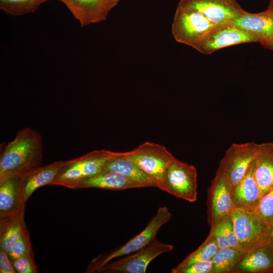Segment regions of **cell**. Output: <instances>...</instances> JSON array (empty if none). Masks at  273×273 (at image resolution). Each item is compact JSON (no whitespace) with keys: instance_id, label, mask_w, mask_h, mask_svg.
Segmentation results:
<instances>
[{"instance_id":"obj_1","label":"cell","mask_w":273,"mask_h":273,"mask_svg":"<svg viewBox=\"0 0 273 273\" xmlns=\"http://www.w3.org/2000/svg\"><path fill=\"white\" fill-rule=\"evenodd\" d=\"M42 159L43 141L41 134L29 127L21 129L1 152L0 184L39 166Z\"/></svg>"},{"instance_id":"obj_2","label":"cell","mask_w":273,"mask_h":273,"mask_svg":"<svg viewBox=\"0 0 273 273\" xmlns=\"http://www.w3.org/2000/svg\"><path fill=\"white\" fill-rule=\"evenodd\" d=\"M113 153L106 150H94L65 161L49 185L75 189L82 180L102 171Z\"/></svg>"},{"instance_id":"obj_3","label":"cell","mask_w":273,"mask_h":273,"mask_svg":"<svg viewBox=\"0 0 273 273\" xmlns=\"http://www.w3.org/2000/svg\"><path fill=\"white\" fill-rule=\"evenodd\" d=\"M218 26L199 12L178 4L172 21L171 31L177 42L196 50Z\"/></svg>"},{"instance_id":"obj_4","label":"cell","mask_w":273,"mask_h":273,"mask_svg":"<svg viewBox=\"0 0 273 273\" xmlns=\"http://www.w3.org/2000/svg\"><path fill=\"white\" fill-rule=\"evenodd\" d=\"M160 190L190 202L197 200L196 167L175 157L166 168L158 187Z\"/></svg>"},{"instance_id":"obj_5","label":"cell","mask_w":273,"mask_h":273,"mask_svg":"<svg viewBox=\"0 0 273 273\" xmlns=\"http://www.w3.org/2000/svg\"><path fill=\"white\" fill-rule=\"evenodd\" d=\"M171 217V214L166 206L160 207L155 216L140 234L118 249L94 258L89 264L86 272L97 271L114 258L131 254L144 248L155 239L159 229L170 219Z\"/></svg>"},{"instance_id":"obj_6","label":"cell","mask_w":273,"mask_h":273,"mask_svg":"<svg viewBox=\"0 0 273 273\" xmlns=\"http://www.w3.org/2000/svg\"><path fill=\"white\" fill-rule=\"evenodd\" d=\"M230 216L243 251L248 252L267 242L269 226L255 210L235 207Z\"/></svg>"},{"instance_id":"obj_7","label":"cell","mask_w":273,"mask_h":273,"mask_svg":"<svg viewBox=\"0 0 273 273\" xmlns=\"http://www.w3.org/2000/svg\"><path fill=\"white\" fill-rule=\"evenodd\" d=\"M258 144L254 142L233 144L221 160L216 173L223 176L234 187L255 161Z\"/></svg>"},{"instance_id":"obj_8","label":"cell","mask_w":273,"mask_h":273,"mask_svg":"<svg viewBox=\"0 0 273 273\" xmlns=\"http://www.w3.org/2000/svg\"><path fill=\"white\" fill-rule=\"evenodd\" d=\"M127 157L157 185L171 161L174 158L164 146L147 142L126 152ZM158 187V186H157Z\"/></svg>"},{"instance_id":"obj_9","label":"cell","mask_w":273,"mask_h":273,"mask_svg":"<svg viewBox=\"0 0 273 273\" xmlns=\"http://www.w3.org/2000/svg\"><path fill=\"white\" fill-rule=\"evenodd\" d=\"M174 246L155 239L144 248L127 257L109 262L97 271L106 273H145L150 263L159 255L171 251Z\"/></svg>"},{"instance_id":"obj_10","label":"cell","mask_w":273,"mask_h":273,"mask_svg":"<svg viewBox=\"0 0 273 273\" xmlns=\"http://www.w3.org/2000/svg\"><path fill=\"white\" fill-rule=\"evenodd\" d=\"M259 42L252 34L231 22L217 26L204 39L196 50L204 55L232 46Z\"/></svg>"},{"instance_id":"obj_11","label":"cell","mask_w":273,"mask_h":273,"mask_svg":"<svg viewBox=\"0 0 273 273\" xmlns=\"http://www.w3.org/2000/svg\"><path fill=\"white\" fill-rule=\"evenodd\" d=\"M207 205L210 228L222 217L230 214L235 208L232 187L223 176L217 173L208 190Z\"/></svg>"},{"instance_id":"obj_12","label":"cell","mask_w":273,"mask_h":273,"mask_svg":"<svg viewBox=\"0 0 273 273\" xmlns=\"http://www.w3.org/2000/svg\"><path fill=\"white\" fill-rule=\"evenodd\" d=\"M178 4L199 12L215 25L231 22L245 12L237 0H180Z\"/></svg>"},{"instance_id":"obj_13","label":"cell","mask_w":273,"mask_h":273,"mask_svg":"<svg viewBox=\"0 0 273 273\" xmlns=\"http://www.w3.org/2000/svg\"><path fill=\"white\" fill-rule=\"evenodd\" d=\"M84 27L106 20L112 10L109 0H59Z\"/></svg>"},{"instance_id":"obj_14","label":"cell","mask_w":273,"mask_h":273,"mask_svg":"<svg viewBox=\"0 0 273 273\" xmlns=\"http://www.w3.org/2000/svg\"><path fill=\"white\" fill-rule=\"evenodd\" d=\"M65 161H56L43 166L35 167L20 176V193L22 202L28 199L38 188L49 185Z\"/></svg>"},{"instance_id":"obj_15","label":"cell","mask_w":273,"mask_h":273,"mask_svg":"<svg viewBox=\"0 0 273 273\" xmlns=\"http://www.w3.org/2000/svg\"><path fill=\"white\" fill-rule=\"evenodd\" d=\"M231 22L255 36L260 43L273 38V13L267 9L257 13L245 11Z\"/></svg>"},{"instance_id":"obj_16","label":"cell","mask_w":273,"mask_h":273,"mask_svg":"<svg viewBox=\"0 0 273 273\" xmlns=\"http://www.w3.org/2000/svg\"><path fill=\"white\" fill-rule=\"evenodd\" d=\"M232 272L273 273V249L267 242L248 252Z\"/></svg>"},{"instance_id":"obj_17","label":"cell","mask_w":273,"mask_h":273,"mask_svg":"<svg viewBox=\"0 0 273 273\" xmlns=\"http://www.w3.org/2000/svg\"><path fill=\"white\" fill-rule=\"evenodd\" d=\"M255 161L240 181L232 188L235 207L254 210L261 197L260 189L255 176Z\"/></svg>"},{"instance_id":"obj_18","label":"cell","mask_w":273,"mask_h":273,"mask_svg":"<svg viewBox=\"0 0 273 273\" xmlns=\"http://www.w3.org/2000/svg\"><path fill=\"white\" fill-rule=\"evenodd\" d=\"M139 188H144V186L121 173L106 170L82 180L75 189L97 188L119 191Z\"/></svg>"},{"instance_id":"obj_19","label":"cell","mask_w":273,"mask_h":273,"mask_svg":"<svg viewBox=\"0 0 273 273\" xmlns=\"http://www.w3.org/2000/svg\"><path fill=\"white\" fill-rule=\"evenodd\" d=\"M20 193V176L11 177L0 184V221L25 209Z\"/></svg>"},{"instance_id":"obj_20","label":"cell","mask_w":273,"mask_h":273,"mask_svg":"<svg viewBox=\"0 0 273 273\" xmlns=\"http://www.w3.org/2000/svg\"><path fill=\"white\" fill-rule=\"evenodd\" d=\"M113 171L121 173L142 185L144 187H157V183L145 173L127 156L126 152H114L103 171Z\"/></svg>"},{"instance_id":"obj_21","label":"cell","mask_w":273,"mask_h":273,"mask_svg":"<svg viewBox=\"0 0 273 273\" xmlns=\"http://www.w3.org/2000/svg\"><path fill=\"white\" fill-rule=\"evenodd\" d=\"M255 176L261 196L273 189V142L258 144L255 159Z\"/></svg>"},{"instance_id":"obj_22","label":"cell","mask_w":273,"mask_h":273,"mask_svg":"<svg viewBox=\"0 0 273 273\" xmlns=\"http://www.w3.org/2000/svg\"><path fill=\"white\" fill-rule=\"evenodd\" d=\"M24 210L0 221V248L8 254L26 226L24 221Z\"/></svg>"},{"instance_id":"obj_23","label":"cell","mask_w":273,"mask_h":273,"mask_svg":"<svg viewBox=\"0 0 273 273\" xmlns=\"http://www.w3.org/2000/svg\"><path fill=\"white\" fill-rule=\"evenodd\" d=\"M209 233L215 239L219 249L231 247L243 250L234 231L230 214L211 227Z\"/></svg>"},{"instance_id":"obj_24","label":"cell","mask_w":273,"mask_h":273,"mask_svg":"<svg viewBox=\"0 0 273 273\" xmlns=\"http://www.w3.org/2000/svg\"><path fill=\"white\" fill-rule=\"evenodd\" d=\"M247 252L243 250L228 247L219 249L212 259V273L232 272L233 269L239 263Z\"/></svg>"},{"instance_id":"obj_25","label":"cell","mask_w":273,"mask_h":273,"mask_svg":"<svg viewBox=\"0 0 273 273\" xmlns=\"http://www.w3.org/2000/svg\"><path fill=\"white\" fill-rule=\"evenodd\" d=\"M218 250L219 248L215 239L209 233L205 241L178 265L172 268L171 272L178 273L181 269L196 262L212 260Z\"/></svg>"},{"instance_id":"obj_26","label":"cell","mask_w":273,"mask_h":273,"mask_svg":"<svg viewBox=\"0 0 273 273\" xmlns=\"http://www.w3.org/2000/svg\"><path fill=\"white\" fill-rule=\"evenodd\" d=\"M47 1L0 0V9L6 13L14 16H22L35 12L42 4Z\"/></svg>"},{"instance_id":"obj_27","label":"cell","mask_w":273,"mask_h":273,"mask_svg":"<svg viewBox=\"0 0 273 273\" xmlns=\"http://www.w3.org/2000/svg\"><path fill=\"white\" fill-rule=\"evenodd\" d=\"M254 210L268 226L273 224V189L261 196Z\"/></svg>"},{"instance_id":"obj_28","label":"cell","mask_w":273,"mask_h":273,"mask_svg":"<svg viewBox=\"0 0 273 273\" xmlns=\"http://www.w3.org/2000/svg\"><path fill=\"white\" fill-rule=\"evenodd\" d=\"M31 253H33V252L30 239V234L26 226L8 255L10 259H15Z\"/></svg>"},{"instance_id":"obj_29","label":"cell","mask_w":273,"mask_h":273,"mask_svg":"<svg viewBox=\"0 0 273 273\" xmlns=\"http://www.w3.org/2000/svg\"><path fill=\"white\" fill-rule=\"evenodd\" d=\"M17 272L38 273V269L34 260V253L24 255L15 259H10Z\"/></svg>"},{"instance_id":"obj_30","label":"cell","mask_w":273,"mask_h":273,"mask_svg":"<svg viewBox=\"0 0 273 273\" xmlns=\"http://www.w3.org/2000/svg\"><path fill=\"white\" fill-rule=\"evenodd\" d=\"M212 260L194 262L179 270L178 273H212Z\"/></svg>"},{"instance_id":"obj_31","label":"cell","mask_w":273,"mask_h":273,"mask_svg":"<svg viewBox=\"0 0 273 273\" xmlns=\"http://www.w3.org/2000/svg\"><path fill=\"white\" fill-rule=\"evenodd\" d=\"M0 272H17L11 262L8 254L1 248H0Z\"/></svg>"},{"instance_id":"obj_32","label":"cell","mask_w":273,"mask_h":273,"mask_svg":"<svg viewBox=\"0 0 273 273\" xmlns=\"http://www.w3.org/2000/svg\"><path fill=\"white\" fill-rule=\"evenodd\" d=\"M267 243L273 249V224L269 226Z\"/></svg>"},{"instance_id":"obj_33","label":"cell","mask_w":273,"mask_h":273,"mask_svg":"<svg viewBox=\"0 0 273 273\" xmlns=\"http://www.w3.org/2000/svg\"><path fill=\"white\" fill-rule=\"evenodd\" d=\"M261 46L267 49L273 51V38L260 43Z\"/></svg>"},{"instance_id":"obj_34","label":"cell","mask_w":273,"mask_h":273,"mask_svg":"<svg viewBox=\"0 0 273 273\" xmlns=\"http://www.w3.org/2000/svg\"><path fill=\"white\" fill-rule=\"evenodd\" d=\"M119 1L120 0H109V3L112 8L117 5Z\"/></svg>"},{"instance_id":"obj_35","label":"cell","mask_w":273,"mask_h":273,"mask_svg":"<svg viewBox=\"0 0 273 273\" xmlns=\"http://www.w3.org/2000/svg\"><path fill=\"white\" fill-rule=\"evenodd\" d=\"M267 9L273 13V0L269 1L268 6Z\"/></svg>"}]
</instances>
